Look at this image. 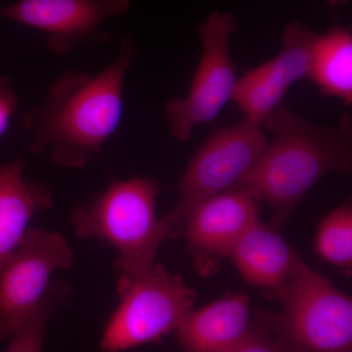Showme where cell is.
I'll return each mask as SVG.
<instances>
[{"label":"cell","instance_id":"d6986e66","mask_svg":"<svg viewBox=\"0 0 352 352\" xmlns=\"http://www.w3.org/2000/svg\"><path fill=\"white\" fill-rule=\"evenodd\" d=\"M19 109V99L9 76H0V139L3 138L11 126L15 113Z\"/></svg>","mask_w":352,"mask_h":352},{"label":"cell","instance_id":"e0dca14e","mask_svg":"<svg viewBox=\"0 0 352 352\" xmlns=\"http://www.w3.org/2000/svg\"><path fill=\"white\" fill-rule=\"evenodd\" d=\"M69 287L65 281H53L43 302L31 318L11 336L6 352H43L44 336L48 320L69 296Z\"/></svg>","mask_w":352,"mask_h":352},{"label":"cell","instance_id":"2e32d148","mask_svg":"<svg viewBox=\"0 0 352 352\" xmlns=\"http://www.w3.org/2000/svg\"><path fill=\"white\" fill-rule=\"evenodd\" d=\"M315 251L323 261L351 273L352 267V208L344 205L323 220L315 238Z\"/></svg>","mask_w":352,"mask_h":352},{"label":"cell","instance_id":"4fadbf2b","mask_svg":"<svg viewBox=\"0 0 352 352\" xmlns=\"http://www.w3.org/2000/svg\"><path fill=\"white\" fill-rule=\"evenodd\" d=\"M228 258L248 283L273 293L284 286L303 263L276 230L259 219L241 236Z\"/></svg>","mask_w":352,"mask_h":352},{"label":"cell","instance_id":"8fae6325","mask_svg":"<svg viewBox=\"0 0 352 352\" xmlns=\"http://www.w3.org/2000/svg\"><path fill=\"white\" fill-rule=\"evenodd\" d=\"M258 204L249 192L236 188L210 197L189 212L182 234L201 270L228 258L241 236L258 219Z\"/></svg>","mask_w":352,"mask_h":352},{"label":"cell","instance_id":"7a4b0ae2","mask_svg":"<svg viewBox=\"0 0 352 352\" xmlns=\"http://www.w3.org/2000/svg\"><path fill=\"white\" fill-rule=\"evenodd\" d=\"M263 126L273 134L272 141L237 188L270 206L277 230L323 176L351 170V126H318L279 106Z\"/></svg>","mask_w":352,"mask_h":352},{"label":"cell","instance_id":"6da1fadb","mask_svg":"<svg viewBox=\"0 0 352 352\" xmlns=\"http://www.w3.org/2000/svg\"><path fill=\"white\" fill-rule=\"evenodd\" d=\"M136 57L133 39L124 38L96 75L69 71L51 83L45 101L22 117L30 151L48 154L60 168L85 170L120 127L124 83Z\"/></svg>","mask_w":352,"mask_h":352},{"label":"cell","instance_id":"ffe728a7","mask_svg":"<svg viewBox=\"0 0 352 352\" xmlns=\"http://www.w3.org/2000/svg\"><path fill=\"white\" fill-rule=\"evenodd\" d=\"M326 1L329 2L331 6H342V4H346L349 0H326Z\"/></svg>","mask_w":352,"mask_h":352},{"label":"cell","instance_id":"52a82bcc","mask_svg":"<svg viewBox=\"0 0 352 352\" xmlns=\"http://www.w3.org/2000/svg\"><path fill=\"white\" fill-rule=\"evenodd\" d=\"M238 23L230 12L214 11L198 28L201 55L185 97H173L164 105L171 135L188 140L194 129L217 119L232 100L238 82L237 69L230 54L231 38Z\"/></svg>","mask_w":352,"mask_h":352},{"label":"cell","instance_id":"30bf717a","mask_svg":"<svg viewBox=\"0 0 352 352\" xmlns=\"http://www.w3.org/2000/svg\"><path fill=\"white\" fill-rule=\"evenodd\" d=\"M315 34L300 21H292L285 27L283 45L276 56L238 78L232 101L245 118L263 126L289 88L307 78Z\"/></svg>","mask_w":352,"mask_h":352},{"label":"cell","instance_id":"ac0fdd59","mask_svg":"<svg viewBox=\"0 0 352 352\" xmlns=\"http://www.w3.org/2000/svg\"><path fill=\"white\" fill-rule=\"evenodd\" d=\"M226 352H283L272 333L263 325L252 324L245 337Z\"/></svg>","mask_w":352,"mask_h":352},{"label":"cell","instance_id":"9a60e30c","mask_svg":"<svg viewBox=\"0 0 352 352\" xmlns=\"http://www.w3.org/2000/svg\"><path fill=\"white\" fill-rule=\"evenodd\" d=\"M308 80L322 94L352 103V34L349 27H333L315 34Z\"/></svg>","mask_w":352,"mask_h":352},{"label":"cell","instance_id":"9c48e42d","mask_svg":"<svg viewBox=\"0 0 352 352\" xmlns=\"http://www.w3.org/2000/svg\"><path fill=\"white\" fill-rule=\"evenodd\" d=\"M129 7L131 0H18L0 8V17L45 32L48 48L67 55L87 43H107L111 34L99 25Z\"/></svg>","mask_w":352,"mask_h":352},{"label":"cell","instance_id":"277c9868","mask_svg":"<svg viewBox=\"0 0 352 352\" xmlns=\"http://www.w3.org/2000/svg\"><path fill=\"white\" fill-rule=\"evenodd\" d=\"M279 312L261 311L283 352H351L352 300L303 263L284 286L274 292Z\"/></svg>","mask_w":352,"mask_h":352},{"label":"cell","instance_id":"8992f818","mask_svg":"<svg viewBox=\"0 0 352 352\" xmlns=\"http://www.w3.org/2000/svg\"><path fill=\"white\" fill-rule=\"evenodd\" d=\"M267 143L263 126L245 117L231 126L214 129L176 184L179 199L164 217L170 229L168 237L182 235L185 219L201 201L237 188Z\"/></svg>","mask_w":352,"mask_h":352},{"label":"cell","instance_id":"ba28073f","mask_svg":"<svg viewBox=\"0 0 352 352\" xmlns=\"http://www.w3.org/2000/svg\"><path fill=\"white\" fill-rule=\"evenodd\" d=\"M73 250L56 231L29 228L18 249L0 266V340L29 320L47 294L53 274L69 270Z\"/></svg>","mask_w":352,"mask_h":352},{"label":"cell","instance_id":"5bb4252c","mask_svg":"<svg viewBox=\"0 0 352 352\" xmlns=\"http://www.w3.org/2000/svg\"><path fill=\"white\" fill-rule=\"evenodd\" d=\"M24 168L21 156L0 166V266L19 247L32 217L53 205L50 187L27 179Z\"/></svg>","mask_w":352,"mask_h":352},{"label":"cell","instance_id":"5b68a950","mask_svg":"<svg viewBox=\"0 0 352 352\" xmlns=\"http://www.w3.org/2000/svg\"><path fill=\"white\" fill-rule=\"evenodd\" d=\"M120 303L101 340L105 352H120L159 342L175 331L196 300V292L161 264L132 276L120 275Z\"/></svg>","mask_w":352,"mask_h":352},{"label":"cell","instance_id":"7c38bea8","mask_svg":"<svg viewBox=\"0 0 352 352\" xmlns=\"http://www.w3.org/2000/svg\"><path fill=\"white\" fill-rule=\"evenodd\" d=\"M251 326L249 298L235 294L199 309L191 308L175 331L184 352H226Z\"/></svg>","mask_w":352,"mask_h":352},{"label":"cell","instance_id":"3957f363","mask_svg":"<svg viewBox=\"0 0 352 352\" xmlns=\"http://www.w3.org/2000/svg\"><path fill=\"white\" fill-rule=\"evenodd\" d=\"M157 180L134 177L115 180L87 206L72 212V224L80 239L104 241L118 252L115 266L132 276L155 263L160 245L168 238L166 220L157 219Z\"/></svg>","mask_w":352,"mask_h":352}]
</instances>
